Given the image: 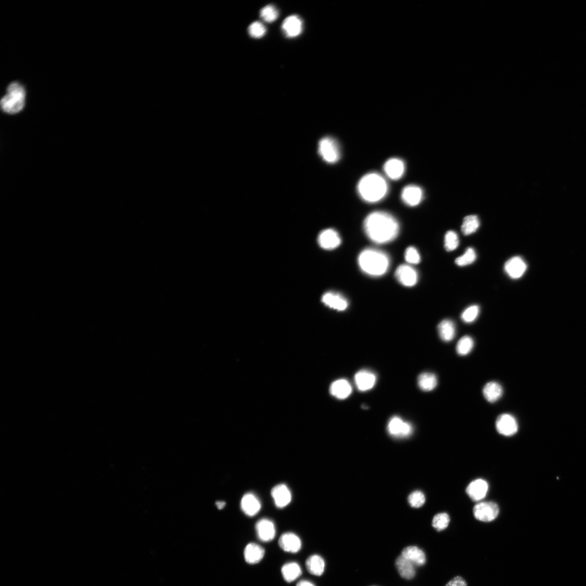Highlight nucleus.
<instances>
[{
  "mask_svg": "<svg viewBox=\"0 0 586 586\" xmlns=\"http://www.w3.org/2000/svg\"><path fill=\"white\" fill-rule=\"evenodd\" d=\"M279 545L286 552L296 553L300 551L302 544L300 539L296 535L286 533L281 536Z\"/></svg>",
  "mask_w": 586,
  "mask_h": 586,
  "instance_id": "2eb2a0df",
  "label": "nucleus"
},
{
  "mask_svg": "<svg viewBox=\"0 0 586 586\" xmlns=\"http://www.w3.org/2000/svg\"><path fill=\"white\" fill-rule=\"evenodd\" d=\"M408 502L411 507L415 508H419L425 504L426 498L422 492L416 491L409 495Z\"/></svg>",
  "mask_w": 586,
  "mask_h": 586,
  "instance_id": "58836bf2",
  "label": "nucleus"
},
{
  "mask_svg": "<svg viewBox=\"0 0 586 586\" xmlns=\"http://www.w3.org/2000/svg\"><path fill=\"white\" fill-rule=\"evenodd\" d=\"M322 302L330 308L338 311H344L348 307L347 299L339 293H326L322 297Z\"/></svg>",
  "mask_w": 586,
  "mask_h": 586,
  "instance_id": "a211bd4d",
  "label": "nucleus"
},
{
  "mask_svg": "<svg viewBox=\"0 0 586 586\" xmlns=\"http://www.w3.org/2000/svg\"><path fill=\"white\" fill-rule=\"evenodd\" d=\"M395 276L398 282L406 287L415 286L418 280V274L412 267L403 265L399 266L396 271Z\"/></svg>",
  "mask_w": 586,
  "mask_h": 586,
  "instance_id": "1a4fd4ad",
  "label": "nucleus"
},
{
  "mask_svg": "<svg viewBox=\"0 0 586 586\" xmlns=\"http://www.w3.org/2000/svg\"><path fill=\"white\" fill-rule=\"evenodd\" d=\"M459 240L457 234L454 231H448L445 237V248L448 252H452L458 247Z\"/></svg>",
  "mask_w": 586,
  "mask_h": 586,
  "instance_id": "f704fd0d",
  "label": "nucleus"
},
{
  "mask_svg": "<svg viewBox=\"0 0 586 586\" xmlns=\"http://www.w3.org/2000/svg\"><path fill=\"white\" fill-rule=\"evenodd\" d=\"M306 567L311 575L321 576L325 570V561L318 555H313L307 559Z\"/></svg>",
  "mask_w": 586,
  "mask_h": 586,
  "instance_id": "bb28decb",
  "label": "nucleus"
},
{
  "mask_svg": "<svg viewBox=\"0 0 586 586\" xmlns=\"http://www.w3.org/2000/svg\"><path fill=\"white\" fill-rule=\"evenodd\" d=\"M26 92L19 83L13 82L8 87L7 93L1 99L2 109L6 113H19L25 104Z\"/></svg>",
  "mask_w": 586,
  "mask_h": 586,
  "instance_id": "20e7f679",
  "label": "nucleus"
},
{
  "mask_svg": "<svg viewBox=\"0 0 586 586\" xmlns=\"http://www.w3.org/2000/svg\"><path fill=\"white\" fill-rule=\"evenodd\" d=\"M401 556L410 561L414 566H421L425 565L426 562L425 553L415 546H409L403 549Z\"/></svg>",
  "mask_w": 586,
  "mask_h": 586,
  "instance_id": "4be33fe9",
  "label": "nucleus"
},
{
  "mask_svg": "<svg viewBox=\"0 0 586 586\" xmlns=\"http://www.w3.org/2000/svg\"><path fill=\"white\" fill-rule=\"evenodd\" d=\"M473 347V339L469 335H465L458 342L456 346L457 352L460 356H465L471 352Z\"/></svg>",
  "mask_w": 586,
  "mask_h": 586,
  "instance_id": "2f4dec72",
  "label": "nucleus"
},
{
  "mask_svg": "<svg viewBox=\"0 0 586 586\" xmlns=\"http://www.w3.org/2000/svg\"><path fill=\"white\" fill-rule=\"evenodd\" d=\"M500 512L497 504L494 502L480 503L473 508L475 518L482 522H489L495 520Z\"/></svg>",
  "mask_w": 586,
  "mask_h": 586,
  "instance_id": "423d86ee",
  "label": "nucleus"
},
{
  "mask_svg": "<svg viewBox=\"0 0 586 586\" xmlns=\"http://www.w3.org/2000/svg\"><path fill=\"white\" fill-rule=\"evenodd\" d=\"M386 181L379 174L367 173L360 179L357 185L359 196L364 201L375 203L383 199L388 192Z\"/></svg>",
  "mask_w": 586,
  "mask_h": 586,
  "instance_id": "f03ea898",
  "label": "nucleus"
},
{
  "mask_svg": "<svg viewBox=\"0 0 586 586\" xmlns=\"http://www.w3.org/2000/svg\"><path fill=\"white\" fill-rule=\"evenodd\" d=\"M226 503L224 501H217L216 502V506L218 509L222 510L226 507Z\"/></svg>",
  "mask_w": 586,
  "mask_h": 586,
  "instance_id": "37998d69",
  "label": "nucleus"
},
{
  "mask_svg": "<svg viewBox=\"0 0 586 586\" xmlns=\"http://www.w3.org/2000/svg\"><path fill=\"white\" fill-rule=\"evenodd\" d=\"M352 391L350 383L345 379H340L334 382L330 387L331 394L340 400H344L350 396Z\"/></svg>",
  "mask_w": 586,
  "mask_h": 586,
  "instance_id": "b1692460",
  "label": "nucleus"
},
{
  "mask_svg": "<svg viewBox=\"0 0 586 586\" xmlns=\"http://www.w3.org/2000/svg\"><path fill=\"white\" fill-rule=\"evenodd\" d=\"M476 259L477 255L475 251L472 248H469L463 255L456 260V264L458 266L464 267L473 264Z\"/></svg>",
  "mask_w": 586,
  "mask_h": 586,
  "instance_id": "72a5a7b5",
  "label": "nucleus"
},
{
  "mask_svg": "<svg viewBox=\"0 0 586 586\" xmlns=\"http://www.w3.org/2000/svg\"><path fill=\"white\" fill-rule=\"evenodd\" d=\"M387 429L389 434L395 437H407L413 432L412 426L398 416L391 418Z\"/></svg>",
  "mask_w": 586,
  "mask_h": 586,
  "instance_id": "6e6552de",
  "label": "nucleus"
},
{
  "mask_svg": "<svg viewBox=\"0 0 586 586\" xmlns=\"http://www.w3.org/2000/svg\"><path fill=\"white\" fill-rule=\"evenodd\" d=\"M260 16L265 22H273L278 18L279 11L275 6L267 5L261 10Z\"/></svg>",
  "mask_w": 586,
  "mask_h": 586,
  "instance_id": "473e14b6",
  "label": "nucleus"
},
{
  "mask_svg": "<svg viewBox=\"0 0 586 586\" xmlns=\"http://www.w3.org/2000/svg\"><path fill=\"white\" fill-rule=\"evenodd\" d=\"M417 383L422 391H431L437 386L438 379L433 373L424 372L417 379Z\"/></svg>",
  "mask_w": 586,
  "mask_h": 586,
  "instance_id": "c85d7f7f",
  "label": "nucleus"
},
{
  "mask_svg": "<svg viewBox=\"0 0 586 586\" xmlns=\"http://www.w3.org/2000/svg\"><path fill=\"white\" fill-rule=\"evenodd\" d=\"M317 241L321 248L328 251L338 247L341 242L339 234L332 229L323 230L319 234Z\"/></svg>",
  "mask_w": 586,
  "mask_h": 586,
  "instance_id": "9d476101",
  "label": "nucleus"
},
{
  "mask_svg": "<svg viewBox=\"0 0 586 586\" xmlns=\"http://www.w3.org/2000/svg\"><path fill=\"white\" fill-rule=\"evenodd\" d=\"M265 554L264 549L254 543L248 544L244 551L245 560L248 564L251 565L259 563L263 559Z\"/></svg>",
  "mask_w": 586,
  "mask_h": 586,
  "instance_id": "5701e85b",
  "label": "nucleus"
},
{
  "mask_svg": "<svg viewBox=\"0 0 586 586\" xmlns=\"http://www.w3.org/2000/svg\"><path fill=\"white\" fill-rule=\"evenodd\" d=\"M271 495L279 508H283L288 506L292 500L291 491L285 484H279L275 486L271 491Z\"/></svg>",
  "mask_w": 586,
  "mask_h": 586,
  "instance_id": "aec40b11",
  "label": "nucleus"
},
{
  "mask_svg": "<svg viewBox=\"0 0 586 586\" xmlns=\"http://www.w3.org/2000/svg\"><path fill=\"white\" fill-rule=\"evenodd\" d=\"M527 268V265L522 258L515 257L509 259L505 264L504 270L511 278L517 279L524 275Z\"/></svg>",
  "mask_w": 586,
  "mask_h": 586,
  "instance_id": "4468645a",
  "label": "nucleus"
},
{
  "mask_svg": "<svg viewBox=\"0 0 586 586\" xmlns=\"http://www.w3.org/2000/svg\"><path fill=\"white\" fill-rule=\"evenodd\" d=\"M423 196V191L419 186L415 185H408L401 192V198L405 204L409 207H414L418 205L422 201Z\"/></svg>",
  "mask_w": 586,
  "mask_h": 586,
  "instance_id": "9b49d317",
  "label": "nucleus"
},
{
  "mask_svg": "<svg viewBox=\"0 0 586 586\" xmlns=\"http://www.w3.org/2000/svg\"><path fill=\"white\" fill-rule=\"evenodd\" d=\"M396 567L399 574L404 579H412L415 576L414 565L402 556L397 558Z\"/></svg>",
  "mask_w": 586,
  "mask_h": 586,
  "instance_id": "a878e982",
  "label": "nucleus"
},
{
  "mask_svg": "<svg viewBox=\"0 0 586 586\" xmlns=\"http://www.w3.org/2000/svg\"><path fill=\"white\" fill-rule=\"evenodd\" d=\"M445 586H467L465 580L460 577L454 578Z\"/></svg>",
  "mask_w": 586,
  "mask_h": 586,
  "instance_id": "a19ab883",
  "label": "nucleus"
},
{
  "mask_svg": "<svg viewBox=\"0 0 586 586\" xmlns=\"http://www.w3.org/2000/svg\"><path fill=\"white\" fill-rule=\"evenodd\" d=\"M375 373L367 370H361L354 376V382L359 391H366L371 389L376 382Z\"/></svg>",
  "mask_w": 586,
  "mask_h": 586,
  "instance_id": "f3484780",
  "label": "nucleus"
},
{
  "mask_svg": "<svg viewBox=\"0 0 586 586\" xmlns=\"http://www.w3.org/2000/svg\"><path fill=\"white\" fill-rule=\"evenodd\" d=\"M384 171L387 177L393 180L401 179L406 167L404 162L398 158H391L386 161L383 166Z\"/></svg>",
  "mask_w": 586,
  "mask_h": 586,
  "instance_id": "dca6fc26",
  "label": "nucleus"
},
{
  "mask_svg": "<svg viewBox=\"0 0 586 586\" xmlns=\"http://www.w3.org/2000/svg\"><path fill=\"white\" fill-rule=\"evenodd\" d=\"M483 393L486 400L490 403H494L500 400L503 394L502 385L496 382H490L483 388Z\"/></svg>",
  "mask_w": 586,
  "mask_h": 586,
  "instance_id": "393cba45",
  "label": "nucleus"
},
{
  "mask_svg": "<svg viewBox=\"0 0 586 586\" xmlns=\"http://www.w3.org/2000/svg\"><path fill=\"white\" fill-rule=\"evenodd\" d=\"M479 310V307L477 305H473L463 311L461 314V318L466 323L473 322L477 319Z\"/></svg>",
  "mask_w": 586,
  "mask_h": 586,
  "instance_id": "4c0bfd02",
  "label": "nucleus"
},
{
  "mask_svg": "<svg viewBox=\"0 0 586 586\" xmlns=\"http://www.w3.org/2000/svg\"><path fill=\"white\" fill-rule=\"evenodd\" d=\"M258 538L261 541L268 542L272 541L276 535V529L274 523L268 519L259 521L256 525Z\"/></svg>",
  "mask_w": 586,
  "mask_h": 586,
  "instance_id": "ddd939ff",
  "label": "nucleus"
},
{
  "mask_svg": "<svg viewBox=\"0 0 586 586\" xmlns=\"http://www.w3.org/2000/svg\"><path fill=\"white\" fill-rule=\"evenodd\" d=\"M450 522V516L447 514L440 513L434 517L432 526L437 531H441L448 527Z\"/></svg>",
  "mask_w": 586,
  "mask_h": 586,
  "instance_id": "c9c22d12",
  "label": "nucleus"
},
{
  "mask_svg": "<svg viewBox=\"0 0 586 586\" xmlns=\"http://www.w3.org/2000/svg\"><path fill=\"white\" fill-rule=\"evenodd\" d=\"M438 332L440 338L445 342L452 341L456 336V328L454 323L451 320H442L438 325Z\"/></svg>",
  "mask_w": 586,
  "mask_h": 586,
  "instance_id": "cd10ccee",
  "label": "nucleus"
},
{
  "mask_svg": "<svg viewBox=\"0 0 586 586\" xmlns=\"http://www.w3.org/2000/svg\"><path fill=\"white\" fill-rule=\"evenodd\" d=\"M479 226L480 222L477 216H468L464 219L461 232L465 235H470L476 232Z\"/></svg>",
  "mask_w": 586,
  "mask_h": 586,
  "instance_id": "7c9ffc66",
  "label": "nucleus"
},
{
  "mask_svg": "<svg viewBox=\"0 0 586 586\" xmlns=\"http://www.w3.org/2000/svg\"></svg>",
  "mask_w": 586,
  "mask_h": 586,
  "instance_id": "c03bdc74",
  "label": "nucleus"
},
{
  "mask_svg": "<svg viewBox=\"0 0 586 586\" xmlns=\"http://www.w3.org/2000/svg\"><path fill=\"white\" fill-rule=\"evenodd\" d=\"M241 507L243 513L252 517L259 512L261 504L257 496L252 493H248L243 497Z\"/></svg>",
  "mask_w": 586,
  "mask_h": 586,
  "instance_id": "412c9836",
  "label": "nucleus"
},
{
  "mask_svg": "<svg viewBox=\"0 0 586 586\" xmlns=\"http://www.w3.org/2000/svg\"><path fill=\"white\" fill-rule=\"evenodd\" d=\"M361 271L371 277H381L388 271L390 266L388 256L376 249H366L361 252L358 259Z\"/></svg>",
  "mask_w": 586,
  "mask_h": 586,
  "instance_id": "7ed1b4c3",
  "label": "nucleus"
},
{
  "mask_svg": "<svg viewBox=\"0 0 586 586\" xmlns=\"http://www.w3.org/2000/svg\"><path fill=\"white\" fill-rule=\"evenodd\" d=\"M498 432L506 436H511L518 431V423L515 417L509 414L499 416L496 422Z\"/></svg>",
  "mask_w": 586,
  "mask_h": 586,
  "instance_id": "0eeeda50",
  "label": "nucleus"
},
{
  "mask_svg": "<svg viewBox=\"0 0 586 586\" xmlns=\"http://www.w3.org/2000/svg\"><path fill=\"white\" fill-rule=\"evenodd\" d=\"M266 28L263 23L259 21L252 23L248 28V32L252 38L260 39L266 33Z\"/></svg>",
  "mask_w": 586,
  "mask_h": 586,
  "instance_id": "e433bc0d",
  "label": "nucleus"
},
{
  "mask_svg": "<svg viewBox=\"0 0 586 586\" xmlns=\"http://www.w3.org/2000/svg\"><path fill=\"white\" fill-rule=\"evenodd\" d=\"M489 485L484 480L478 479L472 482L466 489L467 495L473 501L483 500L488 493Z\"/></svg>",
  "mask_w": 586,
  "mask_h": 586,
  "instance_id": "6ab92c4d",
  "label": "nucleus"
},
{
  "mask_svg": "<svg viewBox=\"0 0 586 586\" xmlns=\"http://www.w3.org/2000/svg\"><path fill=\"white\" fill-rule=\"evenodd\" d=\"M404 257L405 259L409 264L417 265L419 264L421 261L419 252L413 247H410L407 249L406 252H405Z\"/></svg>",
  "mask_w": 586,
  "mask_h": 586,
  "instance_id": "ea45409f",
  "label": "nucleus"
},
{
  "mask_svg": "<svg viewBox=\"0 0 586 586\" xmlns=\"http://www.w3.org/2000/svg\"><path fill=\"white\" fill-rule=\"evenodd\" d=\"M282 28L287 37L290 38H295L302 33L303 22L301 18L297 15H291L284 20Z\"/></svg>",
  "mask_w": 586,
  "mask_h": 586,
  "instance_id": "f8f14e48",
  "label": "nucleus"
},
{
  "mask_svg": "<svg viewBox=\"0 0 586 586\" xmlns=\"http://www.w3.org/2000/svg\"><path fill=\"white\" fill-rule=\"evenodd\" d=\"M365 234L377 244H385L396 238L400 230L396 218L384 211H376L366 217L364 222Z\"/></svg>",
  "mask_w": 586,
  "mask_h": 586,
  "instance_id": "f257e3e1",
  "label": "nucleus"
},
{
  "mask_svg": "<svg viewBox=\"0 0 586 586\" xmlns=\"http://www.w3.org/2000/svg\"><path fill=\"white\" fill-rule=\"evenodd\" d=\"M318 152L322 159L328 164H335L340 158L338 143L331 137H325L320 140Z\"/></svg>",
  "mask_w": 586,
  "mask_h": 586,
  "instance_id": "39448f33",
  "label": "nucleus"
},
{
  "mask_svg": "<svg viewBox=\"0 0 586 586\" xmlns=\"http://www.w3.org/2000/svg\"><path fill=\"white\" fill-rule=\"evenodd\" d=\"M296 586H315V585L313 583H311L308 581H302L300 582H298Z\"/></svg>",
  "mask_w": 586,
  "mask_h": 586,
  "instance_id": "79ce46f5",
  "label": "nucleus"
},
{
  "mask_svg": "<svg viewBox=\"0 0 586 586\" xmlns=\"http://www.w3.org/2000/svg\"><path fill=\"white\" fill-rule=\"evenodd\" d=\"M283 576L286 582L292 583L302 575L300 566L296 563H290L282 567Z\"/></svg>",
  "mask_w": 586,
  "mask_h": 586,
  "instance_id": "c756f323",
  "label": "nucleus"
}]
</instances>
